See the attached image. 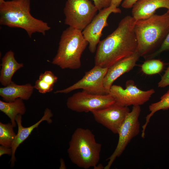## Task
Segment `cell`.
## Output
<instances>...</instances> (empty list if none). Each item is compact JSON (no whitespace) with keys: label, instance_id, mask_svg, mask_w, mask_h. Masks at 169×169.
I'll use <instances>...</instances> for the list:
<instances>
[{"label":"cell","instance_id":"31","mask_svg":"<svg viewBox=\"0 0 169 169\" xmlns=\"http://www.w3.org/2000/svg\"><path fill=\"white\" fill-rule=\"evenodd\" d=\"M94 169H104V167L101 164H98L94 167Z\"/></svg>","mask_w":169,"mask_h":169},{"label":"cell","instance_id":"12","mask_svg":"<svg viewBox=\"0 0 169 169\" xmlns=\"http://www.w3.org/2000/svg\"><path fill=\"white\" fill-rule=\"evenodd\" d=\"M130 112L128 106L115 102L105 108L91 112L95 121L114 134L119 130Z\"/></svg>","mask_w":169,"mask_h":169},{"label":"cell","instance_id":"10","mask_svg":"<svg viewBox=\"0 0 169 169\" xmlns=\"http://www.w3.org/2000/svg\"><path fill=\"white\" fill-rule=\"evenodd\" d=\"M108 68L95 66L85 73L83 78L68 88L58 90L54 93L67 94L78 89H82L88 93L99 95L108 94L104 84V79Z\"/></svg>","mask_w":169,"mask_h":169},{"label":"cell","instance_id":"30","mask_svg":"<svg viewBox=\"0 0 169 169\" xmlns=\"http://www.w3.org/2000/svg\"><path fill=\"white\" fill-rule=\"evenodd\" d=\"M60 169H66V167L64 161L63 159H61L60 160Z\"/></svg>","mask_w":169,"mask_h":169},{"label":"cell","instance_id":"27","mask_svg":"<svg viewBox=\"0 0 169 169\" xmlns=\"http://www.w3.org/2000/svg\"><path fill=\"white\" fill-rule=\"evenodd\" d=\"M138 0H124L121 4V7L125 9L132 8L134 4Z\"/></svg>","mask_w":169,"mask_h":169},{"label":"cell","instance_id":"16","mask_svg":"<svg viewBox=\"0 0 169 169\" xmlns=\"http://www.w3.org/2000/svg\"><path fill=\"white\" fill-rule=\"evenodd\" d=\"M34 89L29 83L18 85L12 81L7 86L0 88V96L6 102L13 101L18 98L27 100L31 97Z\"/></svg>","mask_w":169,"mask_h":169},{"label":"cell","instance_id":"25","mask_svg":"<svg viewBox=\"0 0 169 169\" xmlns=\"http://www.w3.org/2000/svg\"><path fill=\"white\" fill-rule=\"evenodd\" d=\"M169 85V65L158 84V86L164 88Z\"/></svg>","mask_w":169,"mask_h":169},{"label":"cell","instance_id":"9","mask_svg":"<svg viewBox=\"0 0 169 169\" xmlns=\"http://www.w3.org/2000/svg\"><path fill=\"white\" fill-rule=\"evenodd\" d=\"M155 93L153 89L144 91L139 89L134 81L129 80L125 84V88L112 85L109 93L115 99V103L123 106L141 105L149 100Z\"/></svg>","mask_w":169,"mask_h":169},{"label":"cell","instance_id":"15","mask_svg":"<svg viewBox=\"0 0 169 169\" xmlns=\"http://www.w3.org/2000/svg\"><path fill=\"white\" fill-rule=\"evenodd\" d=\"M161 8L169 13V0H139L132 8V16L136 21L146 18Z\"/></svg>","mask_w":169,"mask_h":169},{"label":"cell","instance_id":"19","mask_svg":"<svg viewBox=\"0 0 169 169\" xmlns=\"http://www.w3.org/2000/svg\"><path fill=\"white\" fill-rule=\"evenodd\" d=\"M149 108L150 113L146 117L145 122L142 127L141 136L142 138L145 137L146 128L151 117L154 114L159 110H166L169 109V89L161 97L159 101L151 104L149 105Z\"/></svg>","mask_w":169,"mask_h":169},{"label":"cell","instance_id":"7","mask_svg":"<svg viewBox=\"0 0 169 169\" xmlns=\"http://www.w3.org/2000/svg\"><path fill=\"white\" fill-rule=\"evenodd\" d=\"M141 112L140 106H133L132 110L127 115L119 130V139L116 147L112 154L107 159L108 162L104 169L110 168L115 159L122 154L131 141L139 134V118Z\"/></svg>","mask_w":169,"mask_h":169},{"label":"cell","instance_id":"2","mask_svg":"<svg viewBox=\"0 0 169 169\" xmlns=\"http://www.w3.org/2000/svg\"><path fill=\"white\" fill-rule=\"evenodd\" d=\"M30 0H12L0 3V24L25 30L30 38L38 33L44 35L50 29L48 23L30 13Z\"/></svg>","mask_w":169,"mask_h":169},{"label":"cell","instance_id":"17","mask_svg":"<svg viewBox=\"0 0 169 169\" xmlns=\"http://www.w3.org/2000/svg\"><path fill=\"white\" fill-rule=\"evenodd\" d=\"M23 64L19 63L15 59L14 53L12 50L8 51L2 59L0 64V82L3 86L10 84L15 72L23 66Z\"/></svg>","mask_w":169,"mask_h":169},{"label":"cell","instance_id":"24","mask_svg":"<svg viewBox=\"0 0 169 169\" xmlns=\"http://www.w3.org/2000/svg\"><path fill=\"white\" fill-rule=\"evenodd\" d=\"M39 79H42L49 84L54 86L58 80V77L55 75L52 72L47 70L44 73H41Z\"/></svg>","mask_w":169,"mask_h":169},{"label":"cell","instance_id":"29","mask_svg":"<svg viewBox=\"0 0 169 169\" xmlns=\"http://www.w3.org/2000/svg\"><path fill=\"white\" fill-rule=\"evenodd\" d=\"M123 0H111V5L118 7Z\"/></svg>","mask_w":169,"mask_h":169},{"label":"cell","instance_id":"3","mask_svg":"<svg viewBox=\"0 0 169 169\" xmlns=\"http://www.w3.org/2000/svg\"><path fill=\"white\" fill-rule=\"evenodd\" d=\"M137 52L146 57L158 49L169 33V13L154 14L136 21L134 27Z\"/></svg>","mask_w":169,"mask_h":169},{"label":"cell","instance_id":"6","mask_svg":"<svg viewBox=\"0 0 169 169\" xmlns=\"http://www.w3.org/2000/svg\"><path fill=\"white\" fill-rule=\"evenodd\" d=\"M98 11L90 0H67L64 9V24L82 31Z\"/></svg>","mask_w":169,"mask_h":169},{"label":"cell","instance_id":"11","mask_svg":"<svg viewBox=\"0 0 169 169\" xmlns=\"http://www.w3.org/2000/svg\"><path fill=\"white\" fill-rule=\"evenodd\" d=\"M121 9L111 5L99 11L90 23L82 31L83 35L89 43L90 52H95L100 41L103 29L108 26V18L112 13H121Z\"/></svg>","mask_w":169,"mask_h":169},{"label":"cell","instance_id":"22","mask_svg":"<svg viewBox=\"0 0 169 169\" xmlns=\"http://www.w3.org/2000/svg\"><path fill=\"white\" fill-rule=\"evenodd\" d=\"M33 87L39 93L43 94L51 92L54 88V86L39 79L36 80Z\"/></svg>","mask_w":169,"mask_h":169},{"label":"cell","instance_id":"28","mask_svg":"<svg viewBox=\"0 0 169 169\" xmlns=\"http://www.w3.org/2000/svg\"><path fill=\"white\" fill-rule=\"evenodd\" d=\"M12 150L11 148H8L2 145L0 146V156L4 154H7L9 156L12 155Z\"/></svg>","mask_w":169,"mask_h":169},{"label":"cell","instance_id":"14","mask_svg":"<svg viewBox=\"0 0 169 169\" xmlns=\"http://www.w3.org/2000/svg\"><path fill=\"white\" fill-rule=\"evenodd\" d=\"M140 57L136 51L130 56L117 62L108 68L104 81V87L108 94L114 81L121 75L132 69Z\"/></svg>","mask_w":169,"mask_h":169},{"label":"cell","instance_id":"23","mask_svg":"<svg viewBox=\"0 0 169 169\" xmlns=\"http://www.w3.org/2000/svg\"><path fill=\"white\" fill-rule=\"evenodd\" d=\"M169 50V33L167 35L160 47L155 51L145 57L147 59L154 58L162 52Z\"/></svg>","mask_w":169,"mask_h":169},{"label":"cell","instance_id":"5","mask_svg":"<svg viewBox=\"0 0 169 169\" xmlns=\"http://www.w3.org/2000/svg\"><path fill=\"white\" fill-rule=\"evenodd\" d=\"M88 44L82 31L69 27L62 33L52 63L62 69H79L82 54Z\"/></svg>","mask_w":169,"mask_h":169},{"label":"cell","instance_id":"4","mask_svg":"<svg viewBox=\"0 0 169 169\" xmlns=\"http://www.w3.org/2000/svg\"><path fill=\"white\" fill-rule=\"evenodd\" d=\"M101 146L96 142L90 130L78 128L72 135L67 152L72 163L79 167L88 169L98 163Z\"/></svg>","mask_w":169,"mask_h":169},{"label":"cell","instance_id":"26","mask_svg":"<svg viewBox=\"0 0 169 169\" xmlns=\"http://www.w3.org/2000/svg\"><path fill=\"white\" fill-rule=\"evenodd\" d=\"M92 0L93 1L94 4L99 11L109 7L111 3V0Z\"/></svg>","mask_w":169,"mask_h":169},{"label":"cell","instance_id":"13","mask_svg":"<svg viewBox=\"0 0 169 169\" xmlns=\"http://www.w3.org/2000/svg\"><path fill=\"white\" fill-rule=\"evenodd\" d=\"M51 110L48 108L45 109L44 115L37 122L33 125L28 127H23L22 125V115H18L16 118V121L18 126V132L16 137L12 146V155L10 160L11 166H13L16 159L15 153L18 147L29 137L33 130L37 128L43 121H46L48 124L52 122L51 118L53 116Z\"/></svg>","mask_w":169,"mask_h":169},{"label":"cell","instance_id":"32","mask_svg":"<svg viewBox=\"0 0 169 169\" xmlns=\"http://www.w3.org/2000/svg\"><path fill=\"white\" fill-rule=\"evenodd\" d=\"M4 0H0V3H2L4 1Z\"/></svg>","mask_w":169,"mask_h":169},{"label":"cell","instance_id":"21","mask_svg":"<svg viewBox=\"0 0 169 169\" xmlns=\"http://www.w3.org/2000/svg\"><path fill=\"white\" fill-rule=\"evenodd\" d=\"M164 67L163 62L158 59H148L142 64V71L147 75H153L160 73Z\"/></svg>","mask_w":169,"mask_h":169},{"label":"cell","instance_id":"18","mask_svg":"<svg viewBox=\"0 0 169 169\" xmlns=\"http://www.w3.org/2000/svg\"><path fill=\"white\" fill-rule=\"evenodd\" d=\"M0 110L10 119L11 122L14 127L17 125L16 118L18 115H24L26 109L23 100L18 98L10 102L0 100Z\"/></svg>","mask_w":169,"mask_h":169},{"label":"cell","instance_id":"1","mask_svg":"<svg viewBox=\"0 0 169 169\" xmlns=\"http://www.w3.org/2000/svg\"><path fill=\"white\" fill-rule=\"evenodd\" d=\"M136 20L127 15L116 28L99 43L95 57V66L109 68L137 51V43L134 31Z\"/></svg>","mask_w":169,"mask_h":169},{"label":"cell","instance_id":"20","mask_svg":"<svg viewBox=\"0 0 169 169\" xmlns=\"http://www.w3.org/2000/svg\"><path fill=\"white\" fill-rule=\"evenodd\" d=\"M14 127L11 123L7 124L0 122V145L11 148L16 134L14 131Z\"/></svg>","mask_w":169,"mask_h":169},{"label":"cell","instance_id":"8","mask_svg":"<svg viewBox=\"0 0 169 169\" xmlns=\"http://www.w3.org/2000/svg\"><path fill=\"white\" fill-rule=\"evenodd\" d=\"M115 102V99L109 94H94L83 90L69 97L66 105L72 111L88 112L105 108Z\"/></svg>","mask_w":169,"mask_h":169}]
</instances>
